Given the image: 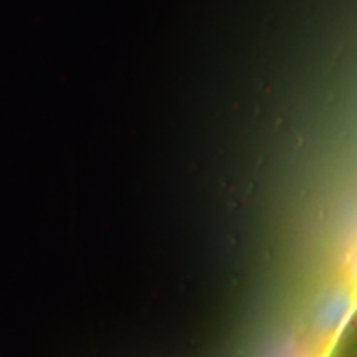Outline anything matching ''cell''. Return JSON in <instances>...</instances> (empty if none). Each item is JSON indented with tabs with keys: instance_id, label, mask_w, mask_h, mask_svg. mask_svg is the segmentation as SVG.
<instances>
[{
	"instance_id": "cell-2",
	"label": "cell",
	"mask_w": 357,
	"mask_h": 357,
	"mask_svg": "<svg viewBox=\"0 0 357 357\" xmlns=\"http://www.w3.org/2000/svg\"><path fill=\"white\" fill-rule=\"evenodd\" d=\"M352 323H354V326H356V329H357V311H356L354 318H352Z\"/></svg>"
},
{
	"instance_id": "cell-1",
	"label": "cell",
	"mask_w": 357,
	"mask_h": 357,
	"mask_svg": "<svg viewBox=\"0 0 357 357\" xmlns=\"http://www.w3.org/2000/svg\"><path fill=\"white\" fill-rule=\"evenodd\" d=\"M328 357H357V329L352 321L339 334Z\"/></svg>"
}]
</instances>
